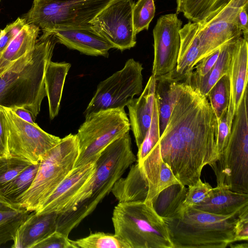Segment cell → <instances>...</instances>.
Segmentation results:
<instances>
[{"mask_svg":"<svg viewBox=\"0 0 248 248\" xmlns=\"http://www.w3.org/2000/svg\"><path fill=\"white\" fill-rule=\"evenodd\" d=\"M218 123L207 97L182 82L168 123L157 143L163 160L180 183L195 184L203 168L217 159Z\"/></svg>","mask_w":248,"mask_h":248,"instance_id":"cell-1","label":"cell"},{"mask_svg":"<svg viewBox=\"0 0 248 248\" xmlns=\"http://www.w3.org/2000/svg\"><path fill=\"white\" fill-rule=\"evenodd\" d=\"M136 161L128 131L109 144L98 156L89 180L58 214L56 231L68 235L95 210L115 183Z\"/></svg>","mask_w":248,"mask_h":248,"instance_id":"cell-2","label":"cell"},{"mask_svg":"<svg viewBox=\"0 0 248 248\" xmlns=\"http://www.w3.org/2000/svg\"><path fill=\"white\" fill-rule=\"evenodd\" d=\"M57 41L43 33L34 48L13 62L0 74V106L22 107L36 118L46 96L45 79Z\"/></svg>","mask_w":248,"mask_h":248,"instance_id":"cell-3","label":"cell"},{"mask_svg":"<svg viewBox=\"0 0 248 248\" xmlns=\"http://www.w3.org/2000/svg\"><path fill=\"white\" fill-rule=\"evenodd\" d=\"M242 211L216 215L193 207L164 219L173 248H225L234 242V227Z\"/></svg>","mask_w":248,"mask_h":248,"instance_id":"cell-4","label":"cell"},{"mask_svg":"<svg viewBox=\"0 0 248 248\" xmlns=\"http://www.w3.org/2000/svg\"><path fill=\"white\" fill-rule=\"evenodd\" d=\"M112 221L114 234L130 248H173L167 225L151 202H119Z\"/></svg>","mask_w":248,"mask_h":248,"instance_id":"cell-5","label":"cell"},{"mask_svg":"<svg viewBox=\"0 0 248 248\" xmlns=\"http://www.w3.org/2000/svg\"><path fill=\"white\" fill-rule=\"evenodd\" d=\"M78 152L76 134L62 138L40 161L33 181L15 207L31 212L37 210L73 169Z\"/></svg>","mask_w":248,"mask_h":248,"instance_id":"cell-6","label":"cell"},{"mask_svg":"<svg viewBox=\"0 0 248 248\" xmlns=\"http://www.w3.org/2000/svg\"><path fill=\"white\" fill-rule=\"evenodd\" d=\"M217 186L248 194V89L234 115L229 139L223 153L210 165Z\"/></svg>","mask_w":248,"mask_h":248,"instance_id":"cell-7","label":"cell"},{"mask_svg":"<svg viewBox=\"0 0 248 248\" xmlns=\"http://www.w3.org/2000/svg\"><path fill=\"white\" fill-rule=\"evenodd\" d=\"M180 184L163 160L157 142L140 163L132 165L125 178H120L111 192L119 202H151L172 185Z\"/></svg>","mask_w":248,"mask_h":248,"instance_id":"cell-8","label":"cell"},{"mask_svg":"<svg viewBox=\"0 0 248 248\" xmlns=\"http://www.w3.org/2000/svg\"><path fill=\"white\" fill-rule=\"evenodd\" d=\"M130 129L124 108L100 110L85 116L76 134L79 152L74 168L94 162L109 144Z\"/></svg>","mask_w":248,"mask_h":248,"instance_id":"cell-9","label":"cell"},{"mask_svg":"<svg viewBox=\"0 0 248 248\" xmlns=\"http://www.w3.org/2000/svg\"><path fill=\"white\" fill-rule=\"evenodd\" d=\"M113 0H33L22 17L26 24L43 32L53 29L81 26L90 22Z\"/></svg>","mask_w":248,"mask_h":248,"instance_id":"cell-10","label":"cell"},{"mask_svg":"<svg viewBox=\"0 0 248 248\" xmlns=\"http://www.w3.org/2000/svg\"><path fill=\"white\" fill-rule=\"evenodd\" d=\"M143 69L141 63L130 59L122 69L101 81L84 112L85 117L100 110L124 108L142 91Z\"/></svg>","mask_w":248,"mask_h":248,"instance_id":"cell-11","label":"cell"},{"mask_svg":"<svg viewBox=\"0 0 248 248\" xmlns=\"http://www.w3.org/2000/svg\"><path fill=\"white\" fill-rule=\"evenodd\" d=\"M8 122L9 155L37 163L61 140L36 124H33L18 117L10 108L2 107Z\"/></svg>","mask_w":248,"mask_h":248,"instance_id":"cell-12","label":"cell"},{"mask_svg":"<svg viewBox=\"0 0 248 248\" xmlns=\"http://www.w3.org/2000/svg\"><path fill=\"white\" fill-rule=\"evenodd\" d=\"M247 2L248 0H231L203 22L198 23L200 53L197 64L224 44L242 37L237 16Z\"/></svg>","mask_w":248,"mask_h":248,"instance_id":"cell-13","label":"cell"},{"mask_svg":"<svg viewBox=\"0 0 248 248\" xmlns=\"http://www.w3.org/2000/svg\"><path fill=\"white\" fill-rule=\"evenodd\" d=\"M133 0H113L90 22L93 28L121 51L136 44L132 21Z\"/></svg>","mask_w":248,"mask_h":248,"instance_id":"cell-14","label":"cell"},{"mask_svg":"<svg viewBox=\"0 0 248 248\" xmlns=\"http://www.w3.org/2000/svg\"><path fill=\"white\" fill-rule=\"evenodd\" d=\"M182 23L176 13L161 16L157 20L153 31L154 58L152 75L155 78L171 73L176 66Z\"/></svg>","mask_w":248,"mask_h":248,"instance_id":"cell-15","label":"cell"},{"mask_svg":"<svg viewBox=\"0 0 248 248\" xmlns=\"http://www.w3.org/2000/svg\"><path fill=\"white\" fill-rule=\"evenodd\" d=\"M242 36L235 41L231 51L228 71L230 97L227 109V124L231 131L232 120L247 88L248 44Z\"/></svg>","mask_w":248,"mask_h":248,"instance_id":"cell-16","label":"cell"},{"mask_svg":"<svg viewBox=\"0 0 248 248\" xmlns=\"http://www.w3.org/2000/svg\"><path fill=\"white\" fill-rule=\"evenodd\" d=\"M43 33H52L57 42L69 49L90 56L108 57L112 45L97 33L91 24L60 28Z\"/></svg>","mask_w":248,"mask_h":248,"instance_id":"cell-17","label":"cell"},{"mask_svg":"<svg viewBox=\"0 0 248 248\" xmlns=\"http://www.w3.org/2000/svg\"><path fill=\"white\" fill-rule=\"evenodd\" d=\"M95 167L94 162L73 168L42 206L34 212L37 214L51 212L60 213L89 180L94 171Z\"/></svg>","mask_w":248,"mask_h":248,"instance_id":"cell-18","label":"cell"},{"mask_svg":"<svg viewBox=\"0 0 248 248\" xmlns=\"http://www.w3.org/2000/svg\"><path fill=\"white\" fill-rule=\"evenodd\" d=\"M155 83V78L152 75L140 96L133 98L126 105L130 129L138 148L142 142L151 123Z\"/></svg>","mask_w":248,"mask_h":248,"instance_id":"cell-19","label":"cell"},{"mask_svg":"<svg viewBox=\"0 0 248 248\" xmlns=\"http://www.w3.org/2000/svg\"><path fill=\"white\" fill-rule=\"evenodd\" d=\"M180 47L175 69L164 77L185 82L193 72L200 53L198 23L189 21L179 31Z\"/></svg>","mask_w":248,"mask_h":248,"instance_id":"cell-20","label":"cell"},{"mask_svg":"<svg viewBox=\"0 0 248 248\" xmlns=\"http://www.w3.org/2000/svg\"><path fill=\"white\" fill-rule=\"evenodd\" d=\"M58 214L32 212L16 231L13 248H33L37 243L56 231Z\"/></svg>","mask_w":248,"mask_h":248,"instance_id":"cell-21","label":"cell"},{"mask_svg":"<svg viewBox=\"0 0 248 248\" xmlns=\"http://www.w3.org/2000/svg\"><path fill=\"white\" fill-rule=\"evenodd\" d=\"M193 207L212 214L228 215L248 208V194L217 186L202 202Z\"/></svg>","mask_w":248,"mask_h":248,"instance_id":"cell-22","label":"cell"},{"mask_svg":"<svg viewBox=\"0 0 248 248\" xmlns=\"http://www.w3.org/2000/svg\"><path fill=\"white\" fill-rule=\"evenodd\" d=\"M71 66V64L68 62L51 61L47 67L45 88L51 120H53L59 113L65 78Z\"/></svg>","mask_w":248,"mask_h":248,"instance_id":"cell-23","label":"cell"},{"mask_svg":"<svg viewBox=\"0 0 248 248\" xmlns=\"http://www.w3.org/2000/svg\"><path fill=\"white\" fill-rule=\"evenodd\" d=\"M40 29L26 24L19 33L0 54V73L14 61L23 56L35 47Z\"/></svg>","mask_w":248,"mask_h":248,"instance_id":"cell-24","label":"cell"},{"mask_svg":"<svg viewBox=\"0 0 248 248\" xmlns=\"http://www.w3.org/2000/svg\"><path fill=\"white\" fill-rule=\"evenodd\" d=\"M155 96L159 118L160 135L164 131L180 92L182 82L163 76L155 78Z\"/></svg>","mask_w":248,"mask_h":248,"instance_id":"cell-25","label":"cell"},{"mask_svg":"<svg viewBox=\"0 0 248 248\" xmlns=\"http://www.w3.org/2000/svg\"><path fill=\"white\" fill-rule=\"evenodd\" d=\"M187 188L181 184L172 185L164 189L153 200V207L163 219L177 217L183 210V202Z\"/></svg>","mask_w":248,"mask_h":248,"instance_id":"cell-26","label":"cell"},{"mask_svg":"<svg viewBox=\"0 0 248 248\" xmlns=\"http://www.w3.org/2000/svg\"><path fill=\"white\" fill-rule=\"evenodd\" d=\"M236 40L228 42L221 46L217 60L211 70L204 77H199L192 72L185 82L197 88L207 97L209 91L216 82L222 76L228 74L231 51L233 44Z\"/></svg>","mask_w":248,"mask_h":248,"instance_id":"cell-27","label":"cell"},{"mask_svg":"<svg viewBox=\"0 0 248 248\" xmlns=\"http://www.w3.org/2000/svg\"><path fill=\"white\" fill-rule=\"evenodd\" d=\"M231 0H176V14L182 13L189 21L202 23Z\"/></svg>","mask_w":248,"mask_h":248,"instance_id":"cell-28","label":"cell"},{"mask_svg":"<svg viewBox=\"0 0 248 248\" xmlns=\"http://www.w3.org/2000/svg\"><path fill=\"white\" fill-rule=\"evenodd\" d=\"M32 212L0 200V246L13 241L18 227Z\"/></svg>","mask_w":248,"mask_h":248,"instance_id":"cell-29","label":"cell"},{"mask_svg":"<svg viewBox=\"0 0 248 248\" xmlns=\"http://www.w3.org/2000/svg\"><path fill=\"white\" fill-rule=\"evenodd\" d=\"M39 162L31 164L0 192V200L15 207L20 197L30 187L36 175Z\"/></svg>","mask_w":248,"mask_h":248,"instance_id":"cell-30","label":"cell"},{"mask_svg":"<svg viewBox=\"0 0 248 248\" xmlns=\"http://www.w3.org/2000/svg\"><path fill=\"white\" fill-rule=\"evenodd\" d=\"M230 97V85L228 74L222 76L209 91L207 98L217 120L227 110Z\"/></svg>","mask_w":248,"mask_h":248,"instance_id":"cell-31","label":"cell"},{"mask_svg":"<svg viewBox=\"0 0 248 248\" xmlns=\"http://www.w3.org/2000/svg\"><path fill=\"white\" fill-rule=\"evenodd\" d=\"M76 248H130L115 234L97 232L76 240H71Z\"/></svg>","mask_w":248,"mask_h":248,"instance_id":"cell-32","label":"cell"},{"mask_svg":"<svg viewBox=\"0 0 248 248\" xmlns=\"http://www.w3.org/2000/svg\"><path fill=\"white\" fill-rule=\"evenodd\" d=\"M155 13L154 0H138L132 8V21L135 34L148 30Z\"/></svg>","mask_w":248,"mask_h":248,"instance_id":"cell-33","label":"cell"},{"mask_svg":"<svg viewBox=\"0 0 248 248\" xmlns=\"http://www.w3.org/2000/svg\"><path fill=\"white\" fill-rule=\"evenodd\" d=\"M31 164L15 157H0V192Z\"/></svg>","mask_w":248,"mask_h":248,"instance_id":"cell-34","label":"cell"},{"mask_svg":"<svg viewBox=\"0 0 248 248\" xmlns=\"http://www.w3.org/2000/svg\"><path fill=\"white\" fill-rule=\"evenodd\" d=\"M158 106L155 96L151 123L145 137L138 148L137 161L140 163L158 141L160 138Z\"/></svg>","mask_w":248,"mask_h":248,"instance_id":"cell-35","label":"cell"},{"mask_svg":"<svg viewBox=\"0 0 248 248\" xmlns=\"http://www.w3.org/2000/svg\"><path fill=\"white\" fill-rule=\"evenodd\" d=\"M213 187L208 183L203 182L200 178L197 182L188 186L186 197L183 202V210L194 207L202 202L208 196Z\"/></svg>","mask_w":248,"mask_h":248,"instance_id":"cell-36","label":"cell"},{"mask_svg":"<svg viewBox=\"0 0 248 248\" xmlns=\"http://www.w3.org/2000/svg\"><path fill=\"white\" fill-rule=\"evenodd\" d=\"M68 236L56 231L37 243L33 248H76Z\"/></svg>","mask_w":248,"mask_h":248,"instance_id":"cell-37","label":"cell"},{"mask_svg":"<svg viewBox=\"0 0 248 248\" xmlns=\"http://www.w3.org/2000/svg\"><path fill=\"white\" fill-rule=\"evenodd\" d=\"M26 24L24 18L18 17L15 21L7 25L0 31V54L6 49L11 42Z\"/></svg>","mask_w":248,"mask_h":248,"instance_id":"cell-38","label":"cell"},{"mask_svg":"<svg viewBox=\"0 0 248 248\" xmlns=\"http://www.w3.org/2000/svg\"><path fill=\"white\" fill-rule=\"evenodd\" d=\"M227 117V110L224 111L217 120V158L223 153L230 137L231 131L228 127Z\"/></svg>","mask_w":248,"mask_h":248,"instance_id":"cell-39","label":"cell"},{"mask_svg":"<svg viewBox=\"0 0 248 248\" xmlns=\"http://www.w3.org/2000/svg\"><path fill=\"white\" fill-rule=\"evenodd\" d=\"M221 46L212 53L202 59L195 65L196 70L193 72V73L201 77H204L207 74L217 60L221 52Z\"/></svg>","mask_w":248,"mask_h":248,"instance_id":"cell-40","label":"cell"},{"mask_svg":"<svg viewBox=\"0 0 248 248\" xmlns=\"http://www.w3.org/2000/svg\"><path fill=\"white\" fill-rule=\"evenodd\" d=\"M8 128L5 112L0 106V157H8Z\"/></svg>","mask_w":248,"mask_h":248,"instance_id":"cell-41","label":"cell"},{"mask_svg":"<svg viewBox=\"0 0 248 248\" xmlns=\"http://www.w3.org/2000/svg\"><path fill=\"white\" fill-rule=\"evenodd\" d=\"M248 240V209L239 216L234 227V241Z\"/></svg>","mask_w":248,"mask_h":248,"instance_id":"cell-42","label":"cell"},{"mask_svg":"<svg viewBox=\"0 0 248 248\" xmlns=\"http://www.w3.org/2000/svg\"><path fill=\"white\" fill-rule=\"evenodd\" d=\"M248 2L241 7L237 16L238 25L242 31L243 37L247 41H248Z\"/></svg>","mask_w":248,"mask_h":248,"instance_id":"cell-43","label":"cell"},{"mask_svg":"<svg viewBox=\"0 0 248 248\" xmlns=\"http://www.w3.org/2000/svg\"><path fill=\"white\" fill-rule=\"evenodd\" d=\"M18 117L30 124H35L36 118L30 111L22 107L10 108Z\"/></svg>","mask_w":248,"mask_h":248,"instance_id":"cell-44","label":"cell"},{"mask_svg":"<svg viewBox=\"0 0 248 248\" xmlns=\"http://www.w3.org/2000/svg\"><path fill=\"white\" fill-rule=\"evenodd\" d=\"M229 246L231 248H248V244L247 242L246 243L237 244H232V243Z\"/></svg>","mask_w":248,"mask_h":248,"instance_id":"cell-45","label":"cell"},{"mask_svg":"<svg viewBox=\"0 0 248 248\" xmlns=\"http://www.w3.org/2000/svg\"></svg>","mask_w":248,"mask_h":248,"instance_id":"cell-46","label":"cell"},{"mask_svg":"<svg viewBox=\"0 0 248 248\" xmlns=\"http://www.w3.org/2000/svg\"></svg>","mask_w":248,"mask_h":248,"instance_id":"cell-47","label":"cell"}]
</instances>
